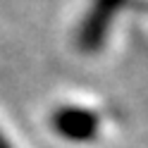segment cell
<instances>
[{
    "label": "cell",
    "instance_id": "1",
    "mask_svg": "<svg viewBox=\"0 0 148 148\" xmlns=\"http://www.w3.org/2000/svg\"><path fill=\"white\" fill-rule=\"evenodd\" d=\"M0 148H19L14 141H10V134H7V129L0 124Z\"/></svg>",
    "mask_w": 148,
    "mask_h": 148
}]
</instances>
